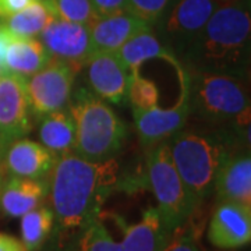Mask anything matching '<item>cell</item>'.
Instances as JSON below:
<instances>
[{
    "label": "cell",
    "instance_id": "obj_8",
    "mask_svg": "<svg viewBox=\"0 0 251 251\" xmlns=\"http://www.w3.org/2000/svg\"><path fill=\"white\" fill-rule=\"evenodd\" d=\"M224 0H172L166 11L152 27L179 62L205 27L209 17Z\"/></svg>",
    "mask_w": 251,
    "mask_h": 251
},
{
    "label": "cell",
    "instance_id": "obj_15",
    "mask_svg": "<svg viewBox=\"0 0 251 251\" xmlns=\"http://www.w3.org/2000/svg\"><path fill=\"white\" fill-rule=\"evenodd\" d=\"M216 201H233L251 206L250 150L232 152L222 163L214 181Z\"/></svg>",
    "mask_w": 251,
    "mask_h": 251
},
{
    "label": "cell",
    "instance_id": "obj_27",
    "mask_svg": "<svg viewBox=\"0 0 251 251\" xmlns=\"http://www.w3.org/2000/svg\"><path fill=\"white\" fill-rule=\"evenodd\" d=\"M171 1L172 0H127V11L152 27L163 16Z\"/></svg>",
    "mask_w": 251,
    "mask_h": 251
},
{
    "label": "cell",
    "instance_id": "obj_13",
    "mask_svg": "<svg viewBox=\"0 0 251 251\" xmlns=\"http://www.w3.org/2000/svg\"><path fill=\"white\" fill-rule=\"evenodd\" d=\"M206 237L218 250H239L250 244L251 206L233 201H216Z\"/></svg>",
    "mask_w": 251,
    "mask_h": 251
},
{
    "label": "cell",
    "instance_id": "obj_31",
    "mask_svg": "<svg viewBox=\"0 0 251 251\" xmlns=\"http://www.w3.org/2000/svg\"><path fill=\"white\" fill-rule=\"evenodd\" d=\"M4 72H6V70H4V66H3V63H1V60H0V75H1Z\"/></svg>",
    "mask_w": 251,
    "mask_h": 251
},
{
    "label": "cell",
    "instance_id": "obj_30",
    "mask_svg": "<svg viewBox=\"0 0 251 251\" xmlns=\"http://www.w3.org/2000/svg\"><path fill=\"white\" fill-rule=\"evenodd\" d=\"M0 251H27L23 242L7 233H0Z\"/></svg>",
    "mask_w": 251,
    "mask_h": 251
},
{
    "label": "cell",
    "instance_id": "obj_22",
    "mask_svg": "<svg viewBox=\"0 0 251 251\" xmlns=\"http://www.w3.org/2000/svg\"><path fill=\"white\" fill-rule=\"evenodd\" d=\"M54 17L56 13L50 0H36L17 14L3 20L0 27L16 36L38 38Z\"/></svg>",
    "mask_w": 251,
    "mask_h": 251
},
{
    "label": "cell",
    "instance_id": "obj_14",
    "mask_svg": "<svg viewBox=\"0 0 251 251\" xmlns=\"http://www.w3.org/2000/svg\"><path fill=\"white\" fill-rule=\"evenodd\" d=\"M84 67L94 95L115 105L127 100L130 72L117 52H94Z\"/></svg>",
    "mask_w": 251,
    "mask_h": 251
},
{
    "label": "cell",
    "instance_id": "obj_1",
    "mask_svg": "<svg viewBox=\"0 0 251 251\" xmlns=\"http://www.w3.org/2000/svg\"><path fill=\"white\" fill-rule=\"evenodd\" d=\"M50 172L48 197L54 215L59 251L102 211L119 186V163L115 158L90 161L69 152L56 158Z\"/></svg>",
    "mask_w": 251,
    "mask_h": 251
},
{
    "label": "cell",
    "instance_id": "obj_6",
    "mask_svg": "<svg viewBox=\"0 0 251 251\" xmlns=\"http://www.w3.org/2000/svg\"><path fill=\"white\" fill-rule=\"evenodd\" d=\"M173 227L156 206H150L135 224L120 221V239L109 232L102 211L72 242L59 251H159L169 240Z\"/></svg>",
    "mask_w": 251,
    "mask_h": 251
},
{
    "label": "cell",
    "instance_id": "obj_12",
    "mask_svg": "<svg viewBox=\"0 0 251 251\" xmlns=\"http://www.w3.org/2000/svg\"><path fill=\"white\" fill-rule=\"evenodd\" d=\"M31 115L25 78L4 72L0 75V143L9 145L28 134Z\"/></svg>",
    "mask_w": 251,
    "mask_h": 251
},
{
    "label": "cell",
    "instance_id": "obj_3",
    "mask_svg": "<svg viewBox=\"0 0 251 251\" xmlns=\"http://www.w3.org/2000/svg\"><path fill=\"white\" fill-rule=\"evenodd\" d=\"M172 161L197 208L214 191L216 173L234 151L250 150L239 135L225 128H186L168 140Z\"/></svg>",
    "mask_w": 251,
    "mask_h": 251
},
{
    "label": "cell",
    "instance_id": "obj_9",
    "mask_svg": "<svg viewBox=\"0 0 251 251\" xmlns=\"http://www.w3.org/2000/svg\"><path fill=\"white\" fill-rule=\"evenodd\" d=\"M77 69L67 63L50 59L35 74L25 78L31 113L42 117L64 109L70 102Z\"/></svg>",
    "mask_w": 251,
    "mask_h": 251
},
{
    "label": "cell",
    "instance_id": "obj_20",
    "mask_svg": "<svg viewBox=\"0 0 251 251\" xmlns=\"http://www.w3.org/2000/svg\"><path fill=\"white\" fill-rule=\"evenodd\" d=\"M117 54L128 69V72L140 69L145 62L155 59L169 62L177 72L183 67L179 59L162 44V41L153 32L152 28L145 29L133 36L117 50Z\"/></svg>",
    "mask_w": 251,
    "mask_h": 251
},
{
    "label": "cell",
    "instance_id": "obj_26",
    "mask_svg": "<svg viewBox=\"0 0 251 251\" xmlns=\"http://www.w3.org/2000/svg\"><path fill=\"white\" fill-rule=\"evenodd\" d=\"M190 219L173 230L169 240L159 251H204L200 243V233Z\"/></svg>",
    "mask_w": 251,
    "mask_h": 251
},
{
    "label": "cell",
    "instance_id": "obj_28",
    "mask_svg": "<svg viewBox=\"0 0 251 251\" xmlns=\"http://www.w3.org/2000/svg\"><path fill=\"white\" fill-rule=\"evenodd\" d=\"M97 16H109L127 11V0H91Z\"/></svg>",
    "mask_w": 251,
    "mask_h": 251
},
{
    "label": "cell",
    "instance_id": "obj_5",
    "mask_svg": "<svg viewBox=\"0 0 251 251\" xmlns=\"http://www.w3.org/2000/svg\"><path fill=\"white\" fill-rule=\"evenodd\" d=\"M75 127L74 152L90 161L115 158L127 138L126 125L103 99L77 91L69 105Z\"/></svg>",
    "mask_w": 251,
    "mask_h": 251
},
{
    "label": "cell",
    "instance_id": "obj_7",
    "mask_svg": "<svg viewBox=\"0 0 251 251\" xmlns=\"http://www.w3.org/2000/svg\"><path fill=\"white\" fill-rule=\"evenodd\" d=\"M147 187L156 198V208L173 229L179 227L197 212L179 172L172 161L168 141L150 148L147 156Z\"/></svg>",
    "mask_w": 251,
    "mask_h": 251
},
{
    "label": "cell",
    "instance_id": "obj_11",
    "mask_svg": "<svg viewBox=\"0 0 251 251\" xmlns=\"http://www.w3.org/2000/svg\"><path fill=\"white\" fill-rule=\"evenodd\" d=\"M38 39L44 45L50 59L67 63L81 72L94 53L90 27L54 17L39 34Z\"/></svg>",
    "mask_w": 251,
    "mask_h": 251
},
{
    "label": "cell",
    "instance_id": "obj_19",
    "mask_svg": "<svg viewBox=\"0 0 251 251\" xmlns=\"http://www.w3.org/2000/svg\"><path fill=\"white\" fill-rule=\"evenodd\" d=\"M49 60L50 56L38 38H24L10 34L1 62L7 73L28 78L41 70Z\"/></svg>",
    "mask_w": 251,
    "mask_h": 251
},
{
    "label": "cell",
    "instance_id": "obj_24",
    "mask_svg": "<svg viewBox=\"0 0 251 251\" xmlns=\"http://www.w3.org/2000/svg\"><path fill=\"white\" fill-rule=\"evenodd\" d=\"M127 100L133 110H150L159 106V90L152 80H148L135 69L128 73Z\"/></svg>",
    "mask_w": 251,
    "mask_h": 251
},
{
    "label": "cell",
    "instance_id": "obj_16",
    "mask_svg": "<svg viewBox=\"0 0 251 251\" xmlns=\"http://www.w3.org/2000/svg\"><path fill=\"white\" fill-rule=\"evenodd\" d=\"M88 27L94 52H117L133 36L152 28L128 11L99 16Z\"/></svg>",
    "mask_w": 251,
    "mask_h": 251
},
{
    "label": "cell",
    "instance_id": "obj_21",
    "mask_svg": "<svg viewBox=\"0 0 251 251\" xmlns=\"http://www.w3.org/2000/svg\"><path fill=\"white\" fill-rule=\"evenodd\" d=\"M39 140L56 158L74 152L75 127L69 110H56L41 117Z\"/></svg>",
    "mask_w": 251,
    "mask_h": 251
},
{
    "label": "cell",
    "instance_id": "obj_32",
    "mask_svg": "<svg viewBox=\"0 0 251 251\" xmlns=\"http://www.w3.org/2000/svg\"><path fill=\"white\" fill-rule=\"evenodd\" d=\"M219 251H236V250H219Z\"/></svg>",
    "mask_w": 251,
    "mask_h": 251
},
{
    "label": "cell",
    "instance_id": "obj_23",
    "mask_svg": "<svg viewBox=\"0 0 251 251\" xmlns=\"http://www.w3.org/2000/svg\"><path fill=\"white\" fill-rule=\"evenodd\" d=\"M54 215L50 206L41 205L21 216V242L27 251H38L53 233Z\"/></svg>",
    "mask_w": 251,
    "mask_h": 251
},
{
    "label": "cell",
    "instance_id": "obj_2",
    "mask_svg": "<svg viewBox=\"0 0 251 251\" xmlns=\"http://www.w3.org/2000/svg\"><path fill=\"white\" fill-rule=\"evenodd\" d=\"M250 44V0H224L181 59V66L249 78Z\"/></svg>",
    "mask_w": 251,
    "mask_h": 251
},
{
    "label": "cell",
    "instance_id": "obj_17",
    "mask_svg": "<svg viewBox=\"0 0 251 251\" xmlns=\"http://www.w3.org/2000/svg\"><path fill=\"white\" fill-rule=\"evenodd\" d=\"M56 156L41 143L20 138L9 144L6 151V168L14 177L44 179L52 171Z\"/></svg>",
    "mask_w": 251,
    "mask_h": 251
},
{
    "label": "cell",
    "instance_id": "obj_29",
    "mask_svg": "<svg viewBox=\"0 0 251 251\" xmlns=\"http://www.w3.org/2000/svg\"><path fill=\"white\" fill-rule=\"evenodd\" d=\"M36 0H0V20H6L24 10Z\"/></svg>",
    "mask_w": 251,
    "mask_h": 251
},
{
    "label": "cell",
    "instance_id": "obj_4",
    "mask_svg": "<svg viewBox=\"0 0 251 251\" xmlns=\"http://www.w3.org/2000/svg\"><path fill=\"white\" fill-rule=\"evenodd\" d=\"M190 117L214 128L230 130L250 144L249 78L224 73L187 70Z\"/></svg>",
    "mask_w": 251,
    "mask_h": 251
},
{
    "label": "cell",
    "instance_id": "obj_10",
    "mask_svg": "<svg viewBox=\"0 0 251 251\" xmlns=\"http://www.w3.org/2000/svg\"><path fill=\"white\" fill-rule=\"evenodd\" d=\"M180 98L171 109L159 106L150 110H133L135 120V131L140 143L145 148L168 141L183 127L190 119V97H188V75L184 67L179 72Z\"/></svg>",
    "mask_w": 251,
    "mask_h": 251
},
{
    "label": "cell",
    "instance_id": "obj_25",
    "mask_svg": "<svg viewBox=\"0 0 251 251\" xmlns=\"http://www.w3.org/2000/svg\"><path fill=\"white\" fill-rule=\"evenodd\" d=\"M53 4L56 17L90 25L98 17L91 0H50Z\"/></svg>",
    "mask_w": 251,
    "mask_h": 251
},
{
    "label": "cell",
    "instance_id": "obj_18",
    "mask_svg": "<svg viewBox=\"0 0 251 251\" xmlns=\"http://www.w3.org/2000/svg\"><path fill=\"white\" fill-rule=\"evenodd\" d=\"M49 196V181L11 176L0 187V209L10 218H21L44 205Z\"/></svg>",
    "mask_w": 251,
    "mask_h": 251
}]
</instances>
